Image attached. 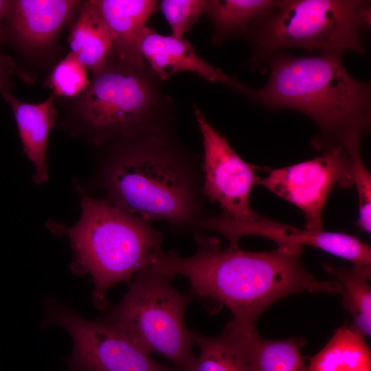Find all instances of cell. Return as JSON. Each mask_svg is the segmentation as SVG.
I'll use <instances>...</instances> for the list:
<instances>
[{
	"label": "cell",
	"mask_w": 371,
	"mask_h": 371,
	"mask_svg": "<svg viewBox=\"0 0 371 371\" xmlns=\"http://www.w3.org/2000/svg\"><path fill=\"white\" fill-rule=\"evenodd\" d=\"M197 248L189 258L175 251L163 252L152 266L172 278L186 276L190 295L227 307L234 317L227 325L237 330L257 332L260 315L271 304L300 291L340 292L337 281L316 279L303 267L301 253L278 247L265 252L248 251L238 247L221 249L218 241L197 234Z\"/></svg>",
	"instance_id": "cell-1"
},
{
	"label": "cell",
	"mask_w": 371,
	"mask_h": 371,
	"mask_svg": "<svg viewBox=\"0 0 371 371\" xmlns=\"http://www.w3.org/2000/svg\"><path fill=\"white\" fill-rule=\"evenodd\" d=\"M12 1L0 0V43L3 38L2 22L5 19L12 7Z\"/></svg>",
	"instance_id": "cell-26"
},
{
	"label": "cell",
	"mask_w": 371,
	"mask_h": 371,
	"mask_svg": "<svg viewBox=\"0 0 371 371\" xmlns=\"http://www.w3.org/2000/svg\"><path fill=\"white\" fill-rule=\"evenodd\" d=\"M109 186L115 206L135 217L186 226L196 218V200L191 176L180 162L146 150L118 161Z\"/></svg>",
	"instance_id": "cell-6"
},
{
	"label": "cell",
	"mask_w": 371,
	"mask_h": 371,
	"mask_svg": "<svg viewBox=\"0 0 371 371\" xmlns=\"http://www.w3.org/2000/svg\"><path fill=\"white\" fill-rule=\"evenodd\" d=\"M69 42L71 52L94 76L106 65L112 47L108 26L94 1L85 3L72 27Z\"/></svg>",
	"instance_id": "cell-17"
},
{
	"label": "cell",
	"mask_w": 371,
	"mask_h": 371,
	"mask_svg": "<svg viewBox=\"0 0 371 371\" xmlns=\"http://www.w3.org/2000/svg\"><path fill=\"white\" fill-rule=\"evenodd\" d=\"M205 1L164 0L161 12L168 21L173 36L183 38L204 12Z\"/></svg>",
	"instance_id": "cell-24"
},
{
	"label": "cell",
	"mask_w": 371,
	"mask_h": 371,
	"mask_svg": "<svg viewBox=\"0 0 371 371\" xmlns=\"http://www.w3.org/2000/svg\"><path fill=\"white\" fill-rule=\"evenodd\" d=\"M82 215L65 228L75 252L74 271L89 273L95 306L105 309L108 289L119 282L129 285L134 276L155 265L163 251L161 234L147 221L104 201L84 197Z\"/></svg>",
	"instance_id": "cell-3"
},
{
	"label": "cell",
	"mask_w": 371,
	"mask_h": 371,
	"mask_svg": "<svg viewBox=\"0 0 371 371\" xmlns=\"http://www.w3.org/2000/svg\"><path fill=\"white\" fill-rule=\"evenodd\" d=\"M88 69L72 53L54 69L50 81L56 95L74 97L88 88Z\"/></svg>",
	"instance_id": "cell-23"
},
{
	"label": "cell",
	"mask_w": 371,
	"mask_h": 371,
	"mask_svg": "<svg viewBox=\"0 0 371 371\" xmlns=\"http://www.w3.org/2000/svg\"><path fill=\"white\" fill-rule=\"evenodd\" d=\"M254 334H246L225 326L223 333L206 337L192 330L200 354L188 371H251L247 345Z\"/></svg>",
	"instance_id": "cell-16"
},
{
	"label": "cell",
	"mask_w": 371,
	"mask_h": 371,
	"mask_svg": "<svg viewBox=\"0 0 371 371\" xmlns=\"http://www.w3.org/2000/svg\"><path fill=\"white\" fill-rule=\"evenodd\" d=\"M46 303L45 324L63 327L74 342L66 371H177L159 363L102 321L86 319L52 299Z\"/></svg>",
	"instance_id": "cell-7"
},
{
	"label": "cell",
	"mask_w": 371,
	"mask_h": 371,
	"mask_svg": "<svg viewBox=\"0 0 371 371\" xmlns=\"http://www.w3.org/2000/svg\"><path fill=\"white\" fill-rule=\"evenodd\" d=\"M273 0L205 1L204 12L212 21L218 39L247 31L275 8Z\"/></svg>",
	"instance_id": "cell-20"
},
{
	"label": "cell",
	"mask_w": 371,
	"mask_h": 371,
	"mask_svg": "<svg viewBox=\"0 0 371 371\" xmlns=\"http://www.w3.org/2000/svg\"><path fill=\"white\" fill-rule=\"evenodd\" d=\"M308 371H371L370 349L363 337L351 328H338L311 359Z\"/></svg>",
	"instance_id": "cell-18"
},
{
	"label": "cell",
	"mask_w": 371,
	"mask_h": 371,
	"mask_svg": "<svg viewBox=\"0 0 371 371\" xmlns=\"http://www.w3.org/2000/svg\"><path fill=\"white\" fill-rule=\"evenodd\" d=\"M150 101L149 87L140 76L129 70L104 68L88 87L82 113L99 129L126 127L145 115Z\"/></svg>",
	"instance_id": "cell-11"
},
{
	"label": "cell",
	"mask_w": 371,
	"mask_h": 371,
	"mask_svg": "<svg viewBox=\"0 0 371 371\" xmlns=\"http://www.w3.org/2000/svg\"><path fill=\"white\" fill-rule=\"evenodd\" d=\"M3 96L10 104L16 122L25 153L35 168L34 180L38 183L47 179L46 150L50 128L54 125L56 110L54 96L38 104L17 100L8 91Z\"/></svg>",
	"instance_id": "cell-15"
},
{
	"label": "cell",
	"mask_w": 371,
	"mask_h": 371,
	"mask_svg": "<svg viewBox=\"0 0 371 371\" xmlns=\"http://www.w3.org/2000/svg\"><path fill=\"white\" fill-rule=\"evenodd\" d=\"M133 278L123 299L100 321L146 353L159 354L177 371H188L196 359L192 330L184 321L191 295L177 290L171 278L153 267Z\"/></svg>",
	"instance_id": "cell-5"
},
{
	"label": "cell",
	"mask_w": 371,
	"mask_h": 371,
	"mask_svg": "<svg viewBox=\"0 0 371 371\" xmlns=\"http://www.w3.org/2000/svg\"><path fill=\"white\" fill-rule=\"evenodd\" d=\"M79 3L74 0L12 1L8 16L19 41L43 46L51 42Z\"/></svg>",
	"instance_id": "cell-14"
},
{
	"label": "cell",
	"mask_w": 371,
	"mask_h": 371,
	"mask_svg": "<svg viewBox=\"0 0 371 371\" xmlns=\"http://www.w3.org/2000/svg\"><path fill=\"white\" fill-rule=\"evenodd\" d=\"M110 32L112 47L120 58L134 68L144 66L139 40L146 23L155 10L156 1H94Z\"/></svg>",
	"instance_id": "cell-13"
},
{
	"label": "cell",
	"mask_w": 371,
	"mask_h": 371,
	"mask_svg": "<svg viewBox=\"0 0 371 371\" xmlns=\"http://www.w3.org/2000/svg\"><path fill=\"white\" fill-rule=\"evenodd\" d=\"M13 68L10 57L0 54V90L6 82Z\"/></svg>",
	"instance_id": "cell-25"
},
{
	"label": "cell",
	"mask_w": 371,
	"mask_h": 371,
	"mask_svg": "<svg viewBox=\"0 0 371 371\" xmlns=\"http://www.w3.org/2000/svg\"><path fill=\"white\" fill-rule=\"evenodd\" d=\"M200 227L220 233L230 247H238V241L244 236L257 235L274 241L280 248L302 253V247L308 245L348 260L354 265H370V247L344 233L301 229L260 216L251 221H238L224 213L203 220Z\"/></svg>",
	"instance_id": "cell-10"
},
{
	"label": "cell",
	"mask_w": 371,
	"mask_h": 371,
	"mask_svg": "<svg viewBox=\"0 0 371 371\" xmlns=\"http://www.w3.org/2000/svg\"><path fill=\"white\" fill-rule=\"evenodd\" d=\"M139 49L144 60L162 80L179 71H192L210 82H226L228 76L202 60L192 45L183 38L165 36L146 26L140 35Z\"/></svg>",
	"instance_id": "cell-12"
},
{
	"label": "cell",
	"mask_w": 371,
	"mask_h": 371,
	"mask_svg": "<svg viewBox=\"0 0 371 371\" xmlns=\"http://www.w3.org/2000/svg\"><path fill=\"white\" fill-rule=\"evenodd\" d=\"M343 53L322 52L294 56L276 52L267 56L269 76L261 88L252 89L228 78L225 82L251 101L270 109H291L317 124V149L343 146L368 133L371 120V89L346 69Z\"/></svg>",
	"instance_id": "cell-2"
},
{
	"label": "cell",
	"mask_w": 371,
	"mask_h": 371,
	"mask_svg": "<svg viewBox=\"0 0 371 371\" xmlns=\"http://www.w3.org/2000/svg\"><path fill=\"white\" fill-rule=\"evenodd\" d=\"M296 338L271 340L258 333L248 341L247 352L251 371H308Z\"/></svg>",
	"instance_id": "cell-21"
},
{
	"label": "cell",
	"mask_w": 371,
	"mask_h": 371,
	"mask_svg": "<svg viewBox=\"0 0 371 371\" xmlns=\"http://www.w3.org/2000/svg\"><path fill=\"white\" fill-rule=\"evenodd\" d=\"M257 184L303 211L306 229H322V213L333 188L353 185L350 157L343 146L334 145L312 160L271 170Z\"/></svg>",
	"instance_id": "cell-8"
},
{
	"label": "cell",
	"mask_w": 371,
	"mask_h": 371,
	"mask_svg": "<svg viewBox=\"0 0 371 371\" xmlns=\"http://www.w3.org/2000/svg\"><path fill=\"white\" fill-rule=\"evenodd\" d=\"M324 269L337 279L336 281L340 286V292L343 295V305L353 319L350 328L362 337L370 336V265L335 268L324 265Z\"/></svg>",
	"instance_id": "cell-19"
},
{
	"label": "cell",
	"mask_w": 371,
	"mask_h": 371,
	"mask_svg": "<svg viewBox=\"0 0 371 371\" xmlns=\"http://www.w3.org/2000/svg\"><path fill=\"white\" fill-rule=\"evenodd\" d=\"M370 1L281 0L249 30L256 61L286 48L364 54L363 30L370 25Z\"/></svg>",
	"instance_id": "cell-4"
},
{
	"label": "cell",
	"mask_w": 371,
	"mask_h": 371,
	"mask_svg": "<svg viewBox=\"0 0 371 371\" xmlns=\"http://www.w3.org/2000/svg\"><path fill=\"white\" fill-rule=\"evenodd\" d=\"M194 114L203 137L205 194L217 202L230 218L238 221L255 220L259 215L250 208L249 195L260 178L256 174L258 168L245 161L197 107Z\"/></svg>",
	"instance_id": "cell-9"
},
{
	"label": "cell",
	"mask_w": 371,
	"mask_h": 371,
	"mask_svg": "<svg viewBox=\"0 0 371 371\" xmlns=\"http://www.w3.org/2000/svg\"><path fill=\"white\" fill-rule=\"evenodd\" d=\"M359 138L350 140L343 147L350 157L353 184L357 190L359 201L358 225L363 231L371 230V179L360 155Z\"/></svg>",
	"instance_id": "cell-22"
}]
</instances>
